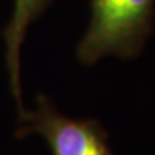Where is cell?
<instances>
[{
    "mask_svg": "<svg viewBox=\"0 0 155 155\" xmlns=\"http://www.w3.org/2000/svg\"><path fill=\"white\" fill-rule=\"evenodd\" d=\"M154 0H92V17L78 46L82 63L106 56L129 58L138 52L150 29Z\"/></svg>",
    "mask_w": 155,
    "mask_h": 155,
    "instance_id": "6da1fadb",
    "label": "cell"
},
{
    "mask_svg": "<svg viewBox=\"0 0 155 155\" xmlns=\"http://www.w3.org/2000/svg\"><path fill=\"white\" fill-rule=\"evenodd\" d=\"M26 127L19 131L42 135L52 155H114L106 144V134L94 119H73L56 111L46 96H39L33 112L20 118Z\"/></svg>",
    "mask_w": 155,
    "mask_h": 155,
    "instance_id": "7a4b0ae2",
    "label": "cell"
},
{
    "mask_svg": "<svg viewBox=\"0 0 155 155\" xmlns=\"http://www.w3.org/2000/svg\"><path fill=\"white\" fill-rule=\"evenodd\" d=\"M48 3L49 0H15L12 19L5 29L6 66L9 72L10 91L17 102V106L20 108V118L26 112L23 108L20 86V48L29 25L43 13Z\"/></svg>",
    "mask_w": 155,
    "mask_h": 155,
    "instance_id": "3957f363",
    "label": "cell"
}]
</instances>
